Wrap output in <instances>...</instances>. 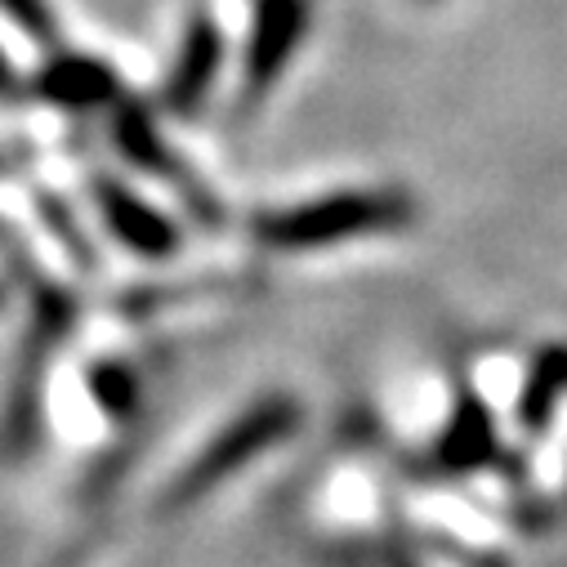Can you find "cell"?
<instances>
[{
  "label": "cell",
  "instance_id": "obj_1",
  "mask_svg": "<svg viewBox=\"0 0 567 567\" xmlns=\"http://www.w3.org/2000/svg\"><path fill=\"white\" fill-rule=\"evenodd\" d=\"M309 23V0H259L255 37H250V81L264 85L287 68Z\"/></svg>",
  "mask_w": 567,
  "mask_h": 567
}]
</instances>
